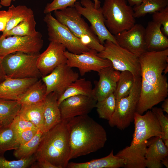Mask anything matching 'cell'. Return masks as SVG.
I'll return each instance as SVG.
<instances>
[{
    "label": "cell",
    "mask_w": 168,
    "mask_h": 168,
    "mask_svg": "<svg viewBox=\"0 0 168 168\" xmlns=\"http://www.w3.org/2000/svg\"><path fill=\"white\" fill-rule=\"evenodd\" d=\"M32 168H58L47 161L35 162L30 166Z\"/></svg>",
    "instance_id": "cell-42"
},
{
    "label": "cell",
    "mask_w": 168,
    "mask_h": 168,
    "mask_svg": "<svg viewBox=\"0 0 168 168\" xmlns=\"http://www.w3.org/2000/svg\"><path fill=\"white\" fill-rule=\"evenodd\" d=\"M163 140L165 145L168 148V139H164Z\"/></svg>",
    "instance_id": "cell-49"
},
{
    "label": "cell",
    "mask_w": 168,
    "mask_h": 168,
    "mask_svg": "<svg viewBox=\"0 0 168 168\" xmlns=\"http://www.w3.org/2000/svg\"><path fill=\"white\" fill-rule=\"evenodd\" d=\"M141 67V91L136 112L142 114L163 101L168 95L166 76L163 74L168 65V48L146 51L139 57Z\"/></svg>",
    "instance_id": "cell-1"
},
{
    "label": "cell",
    "mask_w": 168,
    "mask_h": 168,
    "mask_svg": "<svg viewBox=\"0 0 168 168\" xmlns=\"http://www.w3.org/2000/svg\"><path fill=\"white\" fill-rule=\"evenodd\" d=\"M52 2L47 4L44 10L45 14L55 10H62L68 7H74L77 0H51Z\"/></svg>",
    "instance_id": "cell-36"
},
{
    "label": "cell",
    "mask_w": 168,
    "mask_h": 168,
    "mask_svg": "<svg viewBox=\"0 0 168 168\" xmlns=\"http://www.w3.org/2000/svg\"><path fill=\"white\" fill-rule=\"evenodd\" d=\"M96 50L90 49L80 54H75L65 51L67 64L70 67L76 68L81 76L91 71L98 72L101 69L112 66L109 60L102 58L97 55Z\"/></svg>",
    "instance_id": "cell-13"
},
{
    "label": "cell",
    "mask_w": 168,
    "mask_h": 168,
    "mask_svg": "<svg viewBox=\"0 0 168 168\" xmlns=\"http://www.w3.org/2000/svg\"><path fill=\"white\" fill-rule=\"evenodd\" d=\"M65 51L66 48L63 44L50 42L47 48L40 54L37 60V66L42 77L49 74L58 66L67 63Z\"/></svg>",
    "instance_id": "cell-16"
},
{
    "label": "cell",
    "mask_w": 168,
    "mask_h": 168,
    "mask_svg": "<svg viewBox=\"0 0 168 168\" xmlns=\"http://www.w3.org/2000/svg\"><path fill=\"white\" fill-rule=\"evenodd\" d=\"M124 161L114 155L113 150L107 156L83 163H68L67 168H119L123 167Z\"/></svg>",
    "instance_id": "cell-23"
},
{
    "label": "cell",
    "mask_w": 168,
    "mask_h": 168,
    "mask_svg": "<svg viewBox=\"0 0 168 168\" xmlns=\"http://www.w3.org/2000/svg\"><path fill=\"white\" fill-rule=\"evenodd\" d=\"M2 123L0 121V128L2 127Z\"/></svg>",
    "instance_id": "cell-51"
},
{
    "label": "cell",
    "mask_w": 168,
    "mask_h": 168,
    "mask_svg": "<svg viewBox=\"0 0 168 168\" xmlns=\"http://www.w3.org/2000/svg\"><path fill=\"white\" fill-rule=\"evenodd\" d=\"M161 105V108L163 111L168 114V99L166 98L163 101Z\"/></svg>",
    "instance_id": "cell-45"
},
{
    "label": "cell",
    "mask_w": 168,
    "mask_h": 168,
    "mask_svg": "<svg viewBox=\"0 0 168 168\" xmlns=\"http://www.w3.org/2000/svg\"><path fill=\"white\" fill-rule=\"evenodd\" d=\"M161 164L164 165L167 168H168V156L164 158L161 162Z\"/></svg>",
    "instance_id": "cell-47"
},
{
    "label": "cell",
    "mask_w": 168,
    "mask_h": 168,
    "mask_svg": "<svg viewBox=\"0 0 168 168\" xmlns=\"http://www.w3.org/2000/svg\"><path fill=\"white\" fill-rule=\"evenodd\" d=\"M2 7V6L1 5L0 3V9Z\"/></svg>",
    "instance_id": "cell-52"
},
{
    "label": "cell",
    "mask_w": 168,
    "mask_h": 168,
    "mask_svg": "<svg viewBox=\"0 0 168 168\" xmlns=\"http://www.w3.org/2000/svg\"><path fill=\"white\" fill-rule=\"evenodd\" d=\"M38 130H29L16 133L20 145L24 144L31 140Z\"/></svg>",
    "instance_id": "cell-40"
},
{
    "label": "cell",
    "mask_w": 168,
    "mask_h": 168,
    "mask_svg": "<svg viewBox=\"0 0 168 168\" xmlns=\"http://www.w3.org/2000/svg\"><path fill=\"white\" fill-rule=\"evenodd\" d=\"M67 120L70 146L69 160L95 152L104 147L107 139L105 129L88 114Z\"/></svg>",
    "instance_id": "cell-2"
},
{
    "label": "cell",
    "mask_w": 168,
    "mask_h": 168,
    "mask_svg": "<svg viewBox=\"0 0 168 168\" xmlns=\"http://www.w3.org/2000/svg\"><path fill=\"white\" fill-rule=\"evenodd\" d=\"M103 45L104 49L97 53L98 56L110 60L115 70L128 71L134 77H141L138 57L111 41L106 40Z\"/></svg>",
    "instance_id": "cell-9"
},
{
    "label": "cell",
    "mask_w": 168,
    "mask_h": 168,
    "mask_svg": "<svg viewBox=\"0 0 168 168\" xmlns=\"http://www.w3.org/2000/svg\"><path fill=\"white\" fill-rule=\"evenodd\" d=\"M98 72L99 79L95 82L92 95L97 101L114 93L120 72L114 69L112 66L101 69Z\"/></svg>",
    "instance_id": "cell-18"
},
{
    "label": "cell",
    "mask_w": 168,
    "mask_h": 168,
    "mask_svg": "<svg viewBox=\"0 0 168 168\" xmlns=\"http://www.w3.org/2000/svg\"><path fill=\"white\" fill-rule=\"evenodd\" d=\"M43 20L47 27L48 40L63 44L68 51L80 54L90 49L84 45L64 25L59 22L51 13L46 14Z\"/></svg>",
    "instance_id": "cell-10"
},
{
    "label": "cell",
    "mask_w": 168,
    "mask_h": 168,
    "mask_svg": "<svg viewBox=\"0 0 168 168\" xmlns=\"http://www.w3.org/2000/svg\"><path fill=\"white\" fill-rule=\"evenodd\" d=\"M92 85L91 82L85 78H78L71 83L58 100V105L66 99L73 96L85 95L92 97Z\"/></svg>",
    "instance_id": "cell-26"
},
{
    "label": "cell",
    "mask_w": 168,
    "mask_h": 168,
    "mask_svg": "<svg viewBox=\"0 0 168 168\" xmlns=\"http://www.w3.org/2000/svg\"><path fill=\"white\" fill-rule=\"evenodd\" d=\"M39 79L15 78L5 77L0 83V99L18 100L26 91Z\"/></svg>",
    "instance_id": "cell-19"
},
{
    "label": "cell",
    "mask_w": 168,
    "mask_h": 168,
    "mask_svg": "<svg viewBox=\"0 0 168 168\" xmlns=\"http://www.w3.org/2000/svg\"><path fill=\"white\" fill-rule=\"evenodd\" d=\"M57 95L52 92L48 94L44 100V133L48 131L62 120Z\"/></svg>",
    "instance_id": "cell-22"
},
{
    "label": "cell",
    "mask_w": 168,
    "mask_h": 168,
    "mask_svg": "<svg viewBox=\"0 0 168 168\" xmlns=\"http://www.w3.org/2000/svg\"><path fill=\"white\" fill-rule=\"evenodd\" d=\"M43 45L42 35L39 32L35 35L0 36V56L22 52L29 54L39 53Z\"/></svg>",
    "instance_id": "cell-12"
},
{
    "label": "cell",
    "mask_w": 168,
    "mask_h": 168,
    "mask_svg": "<svg viewBox=\"0 0 168 168\" xmlns=\"http://www.w3.org/2000/svg\"></svg>",
    "instance_id": "cell-53"
},
{
    "label": "cell",
    "mask_w": 168,
    "mask_h": 168,
    "mask_svg": "<svg viewBox=\"0 0 168 168\" xmlns=\"http://www.w3.org/2000/svg\"><path fill=\"white\" fill-rule=\"evenodd\" d=\"M36 25L34 14L9 30L6 34L5 37L13 35H35L38 33L35 30Z\"/></svg>",
    "instance_id": "cell-33"
},
{
    "label": "cell",
    "mask_w": 168,
    "mask_h": 168,
    "mask_svg": "<svg viewBox=\"0 0 168 168\" xmlns=\"http://www.w3.org/2000/svg\"><path fill=\"white\" fill-rule=\"evenodd\" d=\"M79 74L67 63L61 64L49 74L41 77L46 88V96L54 92L58 98L68 86L79 78Z\"/></svg>",
    "instance_id": "cell-14"
},
{
    "label": "cell",
    "mask_w": 168,
    "mask_h": 168,
    "mask_svg": "<svg viewBox=\"0 0 168 168\" xmlns=\"http://www.w3.org/2000/svg\"><path fill=\"white\" fill-rule=\"evenodd\" d=\"M16 0H1L0 4L2 6L8 7L11 5L12 1H14Z\"/></svg>",
    "instance_id": "cell-46"
},
{
    "label": "cell",
    "mask_w": 168,
    "mask_h": 168,
    "mask_svg": "<svg viewBox=\"0 0 168 168\" xmlns=\"http://www.w3.org/2000/svg\"><path fill=\"white\" fill-rule=\"evenodd\" d=\"M67 120L61 121L43 133L34 154L36 161H47L58 168H67L70 153Z\"/></svg>",
    "instance_id": "cell-4"
},
{
    "label": "cell",
    "mask_w": 168,
    "mask_h": 168,
    "mask_svg": "<svg viewBox=\"0 0 168 168\" xmlns=\"http://www.w3.org/2000/svg\"><path fill=\"white\" fill-rule=\"evenodd\" d=\"M10 125L16 133L29 130H38L32 123L18 115L14 118Z\"/></svg>",
    "instance_id": "cell-37"
},
{
    "label": "cell",
    "mask_w": 168,
    "mask_h": 168,
    "mask_svg": "<svg viewBox=\"0 0 168 168\" xmlns=\"http://www.w3.org/2000/svg\"><path fill=\"white\" fill-rule=\"evenodd\" d=\"M134 131L130 145L119 151L115 155L124 159L125 168H145V155L147 141L155 136H163L156 116L151 110L144 114L136 112L134 118Z\"/></svg>",
    "instance_id": "cell-3"
},
{
    "label": "cell",
    "mask_w": 168,
    "mask_h": 168,
    "mask_svg": "<svg viewBox=\"0 0 168 168\" xmlns=\"http://www.w3.org/2000/svg\"><path fill=\"white\" fill-rule=\"evenodd\" d=\"M54 12L56 19L67 27L84 45L98 53L104 49V45L74 7Z\"/></svg>",
    "instance_id": "cell-5"
},
{
    "label": "cell",
    "mask_w": 168,
    "mask_h": 168,
    "mask_svg": "<svg viewBox=\"0 0 168 168\" xmlns=\"http://www.w3.org/2000/svg\"><path fill=\"white\" fill-rule=\"evenodd\" d=\"M12 15V12L9 9L0 11V31L3 32L4 30Z\"/></svg>",
    "instance_id": "cell-41"
},
{
    "label": "cell",
    "mask_w": 168,
    "mask_h": 168,
    "mask_svg": "<svg viewBox=\"0 0 168 168\" xmlns=\"http://www.w3.org/2000/svg\"><path fill=\"white\" fill-rule=\"evenodd\" d=\"M153 21L162 25L163 33L168 36V6L161 10L152 14Z\"/></svg>",
    "instance_id": "cell-39"
},
{
    "label": "cell",
    "mask_w": 168,
    "mask_h": 168,
    "mask_svg": "<svg viewBox=\"0 0 168 168\" xmlns=\"http://www.w3.org/2000/svg\"><path fill=\"white\" fill-rule=\"evenodd\" d=\"M94 3L95 4V7L96 8H99L100 7V2L99 0H94Z\"/></svg>",
    "instance_id": "cell-48"
},
{
    "label": "cell",
    "mask_w": 168,
    "mask_h": 168,
    "mask_svg": "<svg viewBox=\"0 0 168 168\" xmlns=\"http://www.w3.org/2000/svg\"><path fill=\"white\" fill-rule=\"evenodd\" d=\"M21 106L18 100L0 99V121L2 126L11 124Z\"/></svg>",
    "instance_id": "cell-28"
},
{
    "label": "cell",
    "mask_w": 168,
    "mask_h": 168,
    "mask_svg": "<svg viewBox=\"0 0 168 168\" xmlns=\"http://www.w3.org/2000/svg\"><path fill=\"white\" fill-rule=\"evenodd\" d=\"M44 101L34 104L21 105L17 115L32 123L39 130L44 133Z\"/></svg>",
    "instance_id": "cell-24"
},
{
    "label": "cell",
    "mask_w": 168,
    "mask_h": 168,
    "mask_svg": "<svg viewBox=\"0 0 168 168\" xmlns=\"http://www.w3.org/2000/svg\"><path fill=\"white\" fill-rule=\"evenodd\" d=\"M168 155V148L165 145L161 137H152L148 140L145 155L146 167L162 168L161 161Z\"/></svg>",
    "instance_id": "cell-20"
},
{
    "label": "cell",
    "mask_w": 168,
    "mask_h": 168,
    "mask_svg": "<svg viewBox=\"0 0 168 168\" xmlns=\"http://www.w3.org/2000/svg\"><path fill=\"white\" fill-rule=\"evenodd\" d=\"M134 81V77L130 71H121L114 92L116 101L127 96L133 87Z\"/></svg>",
    "instance_id": "cell-31"
},
{
    "label": "cell",
    "mask_w": 168,
    "mask_h": 168,
    "mask_svg": "<svg viewBox=\"0 0 168 168\" xmlns=\"http://www.w3.org/2000/svg\"><path fill=\"white\" fill-rule=\"evenodd\" d=\"M116 100L114 93L104 99L97 101L95 107L100 118L109 121L114 111Z\"/></svg>",
    "instance_id": "cell-34"
},
{
    "label": "cell",
    "mask_w": 168,
    "mask_h": 168,
    "mask_svg": "<svg viewBox=\"0 0 168 168\" xmlns=\"http://www.w3.org/2000/svg\"><path fill=\"white\" fill-rule=\"evenodd\" d=\"M36 161L34 155L17 160L8 161L0 156V168H27Z\"/></svg>",
    "instance_id": "cell-35"
},
{
    "label": "cell",
    "mask_w": 168,
    "mask_h": 168,
    "mask_svg": "<svg viewBox=\"0 0 168 168\" xmlns=\"http://www.w3.org/2000/svg\"><path fill=\"white\" fill-rule=\"evenodd\" d=\"M141 77H134V84L129 94L116 101L115 109L108 121L111 127H116L123 130L128 127L134 120L141 91Z\"/></svg>",
    "instance_id": "cell-8"
},
{
    "label": "cell",
    "mask_w": 168,
    "mask_h": 168,
    "mask_svg": "<svg viewBox=\"0 0 168 168\" xmlns=\"http://www.w3.org/2000/svg\"><path fill=\"white\" fill-rule=\"evenodd\" d=\"M118 45L139 57L147 51L145 42V28L135 24L129 29L114 35Z\"/></svg>",
    "instance_id": "cell-15"
},
{
    "label": "cell",
    "mask_w": 168,
    "mask_h": 168,
    "mask_svg": "<svg viewBox=\"0 0 168 168\" xmlns=\"http://www.w3.org/2000/svg\"><path fill=\"white\" fill-rule=\"evenodd\" d=\"M105 24L115 35L132 28L135 24L133 7L126 0H104L101 7Z\"/></svg>",
    "instance_id": "cell-6"
},
{
    "label": "cell",
    "mask_w": 168,
    "mask_h": 168,
    "mask_svg": "<svg viewBox=\"0 0 168 168\" xmlns=\"http://www.w3.org/2000/svg\"><path fill=\"white\" fill-rule=\"evenodd\" d=\"M152 111L156 116L161 127L163 135L162 139H168V118L163 113L162 109L153 107Z\"/></svg>",
    "instance_id": "cell-38"
},
{
    "label": "cell",
    "mask_w": 168,
    "mask_h": 168,
    "mask_svg": "<svg viewBox=\"0 0 168 168\" xmlns=\"http://www.w3.org/2000/svg\"><path fill=\"white\" fill-rule=\"evenodd\" d=\"M131 7L137 6L140 5L143 0H126Z\"/></svg>",
    "instance_id": "cell-44"
},
{
    "label": "cell",
    "mask_w": 168,
    "mask_h": 168,
    "mask_svg": "<svg viewBox=\"0 0 168 168\" xmlns=\"http://www.w3.org/2000/svg\"><path fill=\"white\" fill-rule=\"evenodd\" d=\"M168 71V65L165 68L164 70L163 71V73H164V74H166Z\"/></svg>",
    "instance_id": "cell-50"
},
{
    "label": "cell",
    "mask_w": 168,
    "mask_h": 168,
    "mask_svg": "<svg viewBox=\"0 0 168 168\" xmlns=\"http://www.w3.org/2000/svg\"><path fill=\"white\" fill-rule=\"evenodd\" d=\"M74 7L77 11L90 22L91 29L103 45L106 40L111 41L118 45L114 35L106 28L104 23L101 7L96 8L91 0H81L76 2Z\"/></svg>",
    "instance_id": "cell-11"
},
{
    "label": "cell",
    "mask_w": 168,
    "mask_h": 168,
    "mask_svg": "<svg viewBox=\"0 0 168 168\" xmlns=\"http://www.w3.org/2000/svg\"><path fill=\"white\" fill-rule=\"evenodd\" d=\"M161 25L153 21L148 22L145 28L147 51H158L168 48V39L162 32Z\"/></svg>",
    "instance_id": "cell-21"
},
{
    "label": "cell",
    "mask_w": 168,
    "mask_h": 168,
    "mask_svg": "<svg viewBox=\"0 0 168 168\" xmlns=\"http://www.w3.org/2000/svg\"><path fill=\"white\" fill-rule=\"evenodd\" d=\"M43 133L38 130L31 140L24 144L20 145L14 150V156L20 159L28 157L34 155L39 147Z\"/></svg>",
    "instance_id": "cell-32"
},
{
    "label": "cell",
    "mask_w": 168,
    "mask_h": 168,
    "mask_svg": "<svg viewBox=\"0 0 168 168\" xmlns=\"http://www.w3.org/2000/svg\"><path fill=\"white\" fill-rule=\"evenodd\" d=\"M168 6V0H143L139 5L133 7L135 18L145 16L148 13L159 12Z\"/></svg>",
    "instance_id": "cell-30"
},
{
    "label": "cell",
    "mask_w": 168,
    "mask_h": 168,
    "mask_svg": "<svg viewBox=\"0 0 168 168\" xmlns=\"http://www.w3.org/2000/svg\"><path fill=\"white\" fill-rule=\"evenodd\" d=\"M2 58L0 56V83L4 80L6 77L2 64Z\"/></svg>",
    "instance_id": "cell-43"
},
{
    "label": "cell",
    "mask_w": 168,
    "mask_h": 168,
    "mask_svg": "<svg viewBox=\"0 0 168 168\" xmlns=\"http://www.w3.org/2000/svg\"><path fill=\"white\" fill-rule=\"evenodd\" d=\"M46 93L45 84L41 79H39L29 87L18 101L21 105L37 104L44 101Z\"/></svg>",
    "instance_id": "cell-25"
},
{
    "label": "cell",
    "mask_w": 168,
    "mask_h": 168,
    "mask_svg": "<svg viewBox=\"0 0 168 168\" xmlns=\"http://www.w3.org/2000/svg\"><path fill=\"white\" fill-rule=\"evenodd\" d=\"M40 54L16 52L3 57L2 64L6 76L21 79L41 77L37 63Z\"/></svg>",
    "instance_id": "cell-7"
},
{
    "label": "cell",
    "mask_w": 168,
    "mask_h": 168,
    "mask_svg": "<svg viewBox=\"0 0 168 168\" xmlns=\"http://www.w3.org/2000/svg\"><path fill=\"white\" fill-rule=\"evenodd\" d=\"M20 145L17 133L10 125L0 128V156L17 149Z\"/></svg>",
    "instance_id": "cell-27"
},
{
    "label": "cell",
    "mask_w": 168,
    "mask_h": 168,
    "mask_svg": "<svg viewBox=\"0 0 168 168\" xmlns=\"http://www.w3.org/2000/svg\"><path fill=\"white\" fill-rule=\"evenodd\" d=\"M97 101L93 97L77 95L68 97L59 105L62 120L88 114L96 107Z\"/></svg>",
    "instance_id": "cell-17"
},
{
    "label": "cell",
    "mask_w": 168,
    "mask_h": 168,
    "mask_svg": "<svg viewBox=\"0 0 168 168\" xmlns=\"http://www.w3.org/2000/svg\"><path fill=\"white\" fill-rule=\"evenodd\" d=\"M8 9L12 12V15L1 35L3 37H5L7 33L20 23L34 15L32 10L25 5H19L16 7L12 5Z\"/></svg>",
    "instance_id": "cell-29"
}]
</instances>
